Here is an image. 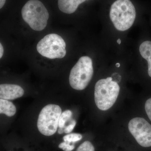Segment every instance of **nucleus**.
<instances>
[{"instance_id": "nucleus-1", "label": "nucleus", "mask_w": 151, "mask_h": 151, "mask_svg": "<svg viewBox=\"0 0 151 151\" xmlns=\"http://www.w3.org/2000/svg\"><path fill=\"white\" fill-rule=\"evenodd\" d=\"M120 87L111 77L99 80L94 88V100L97 108L105 111L111 108L116 103Z\"/></svg>"}, {"instance_id": "nucleus-2", "label": "nucleus", "mask_w": 151, "mask_h": 151, "mask_svg": "<svg viewBox=\"0 0 151 151\" xmlns=\"http://www.w3.org/2000/svg\"><path fill=\"white\" fill-rule=\"evenodd\" d=\"M110 15L116 29L124 31L129 29L134 24L136 10L130 0H117L111 6Z\"/></svg>"}, {"instance_id": "nucleus-3", "label": "nucleus", "mask_w": 151, "mask_h": 151, "mask_svg": "<svg viewBox=\"0 0 151 151\" xmlns=\"http://www.w3.org/2000/svg\"><path fill=\"white\" fill-rule=\"evenodd\" d=\"M22 18L34 30L40 31L46 27L49 14L39 0H29L22 9Z\"/></svg>"}, {"instance_id": "nucleus-4", "label": "nucleus", "mask_w": 151, "mask_h": 151, "mask_svg": "<svg viewBox=\"0 0 151 151\" xmlns=\"http://www.w3.org/2000/svg\"><path fill=\"white\" fill-rule=\"evenodd\" d=\"M94 73L93 63L89 57L82 56L70 70L69 84L77 90L85 89L92 79Z\"/></svg>"}, {"instance_id": "nucleus-5", "label": "nucleus", "mask_w": 151, "mask_h": 151, "mask_svg": "<svg viewBox=\"0 0 151 151\" xmlns=\"http://www.w3.org/2000/svg\"><path fill=\"white\" fill-rule=\"evenodd\" d=\"M37 50L42 56L50 59L62 58L66 55V44L60 36L50 34L39 42Z\"/></svg>"}, {"instance_id": "nucleus-6", "label": "nucleus", "mask_w": 151, "mask_h": 151, "mask_svg": "<svg viewBox=\"0 0 151 151\" xmlns=\"http://www.w3.org/2000/svg\"><path fill=\"white\" fill-rule=\"evenodd\" d=\"M62 113L58 105L49 104L41 110L37 122L38 129L45 136H51L56 132L60 117Z\"/></svg>"}, {"instance_id": "nucleus-7", "label": "nucleus", "mask_w": 151, "mask_h": 151, "mask_svg": "<svg viewBox=\"0 0 151 151\" xmlns=\"http://www.w3.org/2000/svg\"><path fill=\"white\" fill-rule=\"evenodd\" d=\"M128 128L140 145L144 147H151V125L145 119L134 118L129 122Z\"/></svg>"}, {"instance_id": "nucleus-8", "label": "nucleus", "mask_w": 151, "mask_h": 151, "mask_svg": "<svg viewBox=\"0 0 151 151\" xmlns=\"http://www.w3.org/2000/svg\"><path fill=\"white\" fill-rule=\"evenodd\" d=\"M24 90L16 84H1L0 85V98L6 100H13L24 94Z\"/></svg>"}, {"instance_id": "nucleus-9", "label": "nucleus", "mask_w": 151, "mask_h": 151, "mask_svg": "<svg viewBox=\"0 0 151 151\" xmlns=\"http://www.w3.org/2000/svg\"><path fill=\"white\" fill-rule=\"evenodd\" d=\"M86 0H58L59 9L62 12L67 14L73 13L78 6Z\"/></svg>"}, {"instance_id": "nucleus-10", "label": "nucleus", "mask_w": 151, "mask_h": 151, "mask_svg": "<svg viewBox=\"0 0 151 151\" xmlns=\"http://www.w3.org/2000/svg\"><path fill=\"white\" fill-rule=\"evenodd\" d=\"M140 53L148 63V74L151 77V42L146 41L141 44L139 47Z\"/></svg>"}, {"instance_id": "nucleus-11", "label": "nucleus", "mask_w": 151, "mask_h": 151, "mask_svg": "<svg viewBox=\"0 0 151 151\" xmlns=\"http://www.w3.org/2000/svg\"><path fill=\"white\" fill-rule=\"evenodd\" d=\"M16 108L13 103L8 100H0V113L9 117L14 116L16 113Z\"/></svg>"}, {"instance_id": "nucleus-12", "label": "nucleus", "mask_w": 151, "mask_h": 151, "mask_svg": "<svg viewBox=\"0 0 151 151\" xmlns=\"http://www.w3.org/2000/svg\"><path fill=\"white\" fill-rule=\"evenodd\" d=\"M72 113L70 110H66L63 112L60 117L58 127L63 129L65 124L68 122H70L72 119Z\"/></svg>"}, {"instance_id": "nucleus-13", "label": "nucleus", "mask_w": 151, "mask_h": 151, "mask_svg": "<svg viewBox=\"0 0 151 151\" xmlns=\"http://www.w3.org/2000/svg\"><path fill=\"white\" fill-rule=\"evenodd\" d=\"M82 138V135L78 133H71L65 135L63 137L64 142L68 143H74L81 140Z\"/></svg>"}, {"instance_id": "nucleus-14", "label": "nucleus", "mask_w": 151, "mask_h": 151, "mask_svg": "<svg viewBox=\"0 0 151 151\" xmlns=\"http://www.w3.org/2000/svg\"><path fill=\"white\" fill-rule=\"evenodd\" d=\"M76 151H95V149L92 143L85 141L78 147Z\"/></svg>"}, {"instance_id": "nucleus-15", "label": "nucleus", "mask_w": 151, "mask_h": 151, "mask_svg": "<svg viewBox=\"0 0 151 151\" xmlns=\"http://www.w3.org/2000/svg\"><path fill=\"white\" fill-rule=\"evenodd\" d=\"M58 147L64 151H71L74 149L75 146L74 145H71L70 143L64 142L60 144Z\"/></svg>"}, {"instance_id": "nucleus-16", "label": "nucleus", "mask_w": 151, "mask_h": 151, "mask_svg": "<svg viewBox=\"0 0 151 151\" xmlns=\"http://www.w3.org/2000/svg\"><path fill=\"white\" fill-rule=\"evenodd\" d=\"M145 109L147 115L151 121V98L146 101L145 104Z\"/></svg>"}, {"instance_id": "nucleus-17", "label": "nucleus", "mask_w": 151, "mask_h": 151, "mask_svg": "<svg viewBox=\"0 0 151 151\" xmlns=\"http://www.w3.org/2000/svg\"><path fill=\"white\" fill-rule=\"evenodd\" d=\"M76 125V122L75 120H73L72 123H70L67 126V127H65L64 128V132L65 134H69L70 132H72L75 127Z\"/></svg>"}, {"instance_id": "nucleus-18", "label": "nucleus", "mask_w": 151, "mask_h": 151, "mask_svg": "<svg viewBox=\"0 0 151 151\" xmlns=\"http://www.w3.org/2000/svg\"><path fill=\"white\" fill-rule=\"evenodd\" d=\"M4 53V49L2 44H0V58H2Z\"/></svg>"}, {"instance_id": "nucleus-19", "label": "nucleus", "mask_w": 151, "mask_h": 151, "mask_svg": "<svg viewBox=\"0 0 151 151\" xmlns=\"http://www.w3.org/2000/svg\"><path fill=\"white\" fill-rule=\"evenodd\" d=\"M6 1V0H0V8L1 9L4 5Z\"/></svg>"}, {"instance_id": "nucleus-20", "label": "nucleus", "mask_w": 151, "mask_h": 151, "mask_svg": "<svg viewBox=\"0 0 151 151\" xmlns=\"http://www.w3.org/2000/svg\"><path fill=\"white\" fill-rule=\"evenodd\" d=\"M64 133V129H61V128H59V130H58V134H62L63 133Z\"/></svg>"}, {"instance_id": "nucleus-21", "label": "nucleus", "mask_w": 151, "mask_h": 151, "mask_svg": "<svg viewBox=\"0 0 151 151\" xmlns=\"http://www.w3.org/2000/svg\"><path fill=\"white\" fill-rule=\"evenodd\" d=\"M117 43L119 44L120 45V44L122 42V41H121V40L120 39H119L117 41Z\"/></svg>"}, {"instance_id": "nucleus-22", "label": "nucleus", "mask_w": 151, "mask_h": 151, "mask_svg": "<svg viewBox=\"0 0 151 151\" xmlns=\"http://www.w3.org/2000/svg\"><path fill=\"white\" fill-rule=\"evenodd\" d=\"M116 66H117V67H119L120 66V64L119 63H117L116 64Z\"/></svg>"}]
</instances>
